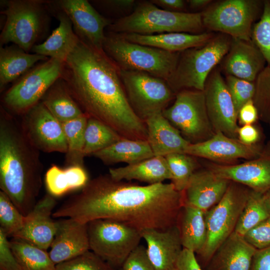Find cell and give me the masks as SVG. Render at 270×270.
I'll return each mask as SVG.
<instances>
[{
	"label": "cell",
	"instance_id": "cell-1",
	"mask_svg": "<svg viewBox=\"0 0 270 270\" xmlns=\"http://www.w3.org/2000/svg\"><path fill=\"white\" fill-rule=\"evenodd\" d=\"M183 206L182 193L174 185L146 186L100 175L53 212L54 218L88 224L100 219L118 221L140 232L165 230L177 224Z\"/></svg>",
	"mask_w": 270,
	"mask_h": 270
},
{
	"label": "cell",
	"instance_id": "cell-2",
	"mask_svg": "<svg viewBox=\"0 0 270 270\" xmlns=\"http://www.w3.org/2000/svg\"><path fill=\"white\" fill-rule=\"evenodd\" d=\"M60 78L89 118L106 124L123 138L147 140L146 124L129 104L120 70L103 50L79 39L64 61Z\"/></svg>",
	"mask_w": 270,
	"mask_h": 270
},
{
	"label": "cell",
	"instance_id": "cell-3",
	"mask_svg": "<svg viewBox=\"0 0 270 270\" xmlns=\"http://www.w3.org/2000/svg\"><path fill=\"white\" fill-rule=\"evenodd\" d=\"M42 170L40 151L29 142L20 125L1 108L0 188L25 216L36 203Z\"/></svg>",
	"mask_w": 270,
	"mask_h": 270
},
{
	"label": "cell",
	"instance_id": "cell-4",
	"mask_svg": "<svg viewBox=\"0 0 270 270\" xmlns=\"http://www.w3.org/2000/svg\"><path fill=\"white\" fill-rule=\"evenodd\" d=\"M204 26L200 12H173L150 1L136 3L129 14L112 22L110 32L152 35L168 32L202 33Z\"/></svg>",
	"mask_w": 270,
	"mask_h": 270
},
{
	"label": "cell",
	"instance_id": "cell-5",
	"mask_svg": "<svg viewBox=\"0 0 270 270\" xmlns=\"http://www.w3.org/2000/svg\"><path fill=\"white\" fill-rule=\"evenodd\" d=\"M4 3L1 13L5 15L6 20L0 35V46L11 42L27 52H31L48 30V2L10 0Z\"/></svg>",
	"mask_w": 270,
	"mask_h": 270
},
{
	"label": "cell",
	"instance_id": "cell-6",
	"mask_svg": "<svg viewBox=\"0 0 270 270\" xmlns=\"http://www.w3.org/2000/svg\"><path fill=\"white\" fill-rule=\"evenodd\" d=\"M102 50L120 70L144 72L166 80L174 70L180 54L134 43L110 32L106 34Z\"/></svg>",
	"mask_w": 270,
	"mask_h": 270
},
{
	"label": "cell",
	"instance_id": "cell-7",
	"mask_svg": "<svg viewBox=\"0 0 270 270\" xmlns=\"http://www.w3.org/2000/svg\"><path fill=\"white\" fill-rule=\"evenodd\" d=\"M231 41V37L220 33L204 45L180 52L166 80L175 94L184 90H204L208 76L228 52Z\"/></svg>",
	"mask_w": 270,
	"mask_h": 270
},
{
	"label": "cell",
	"instance_id": "cell-8",
	"mask_svg": "<svg viewBox=\"0 0 270 270\" xmlns=\"http://www.w3.org/2000/svg\"><path fill=\"white\" fill-rule=\"evenodd\" d=\"M261 0H223L202 12L204 28L232 38L251 41L252 27L263 8Z\"/></svg>",
	"mask_w": 270,
	"mask_h": 270
},
{
	"label": "cell",
	"instance_id": "cell-9",
	"mask_svg": "<svg viewBox=\"0 0 270 270\" xmlns=\"http://www.w3.org/2000/svg\"><path fill=\"white\" fill-rule=\"evenodd\" d=\"M88 228L90 250L118 270L142 238L138 230L111 220L91 221Z\"/></svg>",
	"mask_w": 270,
	"mask_h": 270
},
{
	"label": "cell",
	"instance_id": "cell-10",
	"mask_svg": "<svg viewBox=\"0 0 270 270\" xmlns=\"http://www.w3.org/2000/svg\"><path fill=\"white\" fill-rule=\"evenodd\" d=\"M64 61L53 58L41 62L22 75L4 93L2 103L10 112L23 115L40 102L62 76Z\"/></svg>",
	"mask_w": 270,
	"mask_h": 270
},
{
	"label": "cell",
	"instance_id": "cell-11",
	"mask_svg": "<svg viewBox=\"0 0 270 270\" xmlns=\"http://www.w3.org/2000/svg\"><path fill=\"white\" fill-rule=\"evenodd\" d=\"M162 114L190 143L206 140L215 134L208 114L204 90L189 89L178 92L172 104Z\"/></svg>",
	"mask_w": 270,
	"mask_h": 270
},
{
	"label": "cell",
	"instance_id": "cell-12",
	"mask_svg": "<svg viewBox=\"0 0 270 270\" xmlns=\"http://www.w3.org/2000/svg\"><path fill=\"white\" fill-rule=\"evenodd\" d=\"M250 192L231 182L220 202L205 212L206 240L203 248L198 254L204 260H210L234 230Z\"/></svg>",
	"mask_w": 270,
	"mask_h": 270
},
{
	"label": "cell",
	"instance_id": "cell-13",
	"mask_svg": "<svg viewBox=\"0 0 270 270\" xmlns=\"http://www.w3.org/2000/svg\"><path fill=\"white\" fill-rule=\"evenodd\" d=\"M124 91L132 110L144 122L166 108L176 94L166 81L148 74L120 70Z\"/></svg>",
	"mask_w": 270,
	"mask_h": 270
},
{
	"label": "cell",
	"instance_id": "cell-14",
	"mask_svg": "<svg viewBox=\"0 0 270 270\" xmlns=\"http://www.w3.org/2000/svg\"><path fill=\"white\" fill-rule=\"evenodd\" d=\"M22 116L21 128L34 147L45 152L66 154L68 144L62 123L41 102Z\"/></svg>",
	"mask_w": 270,
	"mask_h": 270
},
{
	"label": "cell",
	"instance_id": "cell-15",
	"mask_svg": "<svg viewBox=\"0 0 270 270\" xmlns=\"http://www.w3.org/2000/svg\"><path fill=\"white\" fill-rule=\"evenodd\" d=\"M204 91L208 114L214 132L237 138L238 114L225 80L218 68L210 74Z\"/></svg>",
	"mask_w": 270,
	"mask_h": 270
},
{
	"label": "cell",
	"instance_id": "cell-16",
	"mask_svg": "<svg viewBox=\"0 0 270 270\" xmlns=\"http://www.w3.org/2000/svg\"><path fill=\"white\" fill-rule=\"evenodd\" d=\"M55 6L70 20L74 32L82 41L97 49L102 50L105 28L112 21L100 14L86 0H61Z\"/></svg>",
	"mask_w": 270,
	"mask_h": 270
},
{
	"label": "cell",
	"instance_id": "cell-17",
	"mask_svg": "<svg viewBox=\"0 0 270 270\" xmlns=\"http://www.w3.org/2000/svg\"><path fill=\"white\" fill-rule=\"evenodd\" d=\"M208 169L219 177L264 194L270 190V142L256 158L236 164H212Z\"/></svg>",
	"mask_w": 270,
	"mask_h": 270
},
{
	"label": "cell",
	"instance_id": "cell-18",
	"mask_svg": "<svg viewBox=\"0 0 270 270\" xmlns=\"http://www.w3.org/2000/svg\"><path fill=\"white\" fill-rule=\"evenodd\" d=\"M263 149L256 144L246 145L238 138L228 137L218 132L206 140L190 143L186 148L184 153L195 158L229 162L239 158H256L261 154Z\"/></svg>",
	"mask_w": 270,
	"mask_h": 270
},
{
	"label": "cell",
	"instance_id": "cell-19",
	"mask_svg": "<svg viewBox=\"0 0 270 270\" xmlns=\"http://www.w3.org/2000/svg\"><path fill=\"white\" fill-rule=\"evenodd\" d=\"M56 204L54 197L49 194H46L26 216L23 228L14 238L23 240L46 250L58 228L57 221L52 218Z\"/></svg>",
	"mask_w": 270,
	"mask_h": 270
},
{
	"label": "cell",
	"instance_id": "cell-20",
	"mask_svg": "<svg viewBox=\"0 0 270 270\" xmlns=\"http://www.w3.org/2000/svg\"><path fill=\"white\" fill-rule=\"evenodd\" d=\"M221 62L226 75L254 82L267 65L262 54L252 40L232 38L229 50Z\"/></svg>",
	"mask_w": 270,
	"mask_h": 270
},
{
	"label": "cell",
	"instance_id": "cell-21",
	"mask_svg": "<svg viewBox=\"0 0 270 270\" xmlns=\"http://www.w3.org/2000/svg\"><path fill=\"white\" fill-rule=\"evenodd\" d=\"M146 243L148 256L156 270H176L183 249L177 224L165 230L146 229L140 232Z\"/></svg>",
	"mask_w": 270,
	"mask_h": 270
},
{
	"label": "cell",
	"instance_id": "cell-22",
	"mask_svg": "<svg viewBox=\"0 0 270 270\" xmlns=\"http://www.w3.org/2000/svg\"><path fill=\"white\" fill-rule=\"evenodd\" d=\"M230 182L209 169L196 170L182 192L183 206H194L206 212L220 202Z\"/></svg>",
	"mask_w": 270,
	"mask_h": 270
},
{
	"label": "cell",
	"instance_id": "cell-23",
	"mask_svg": "<svg viewBox=\"0 0 270 270\" xmlns=\"http://www.w3.org/2000/svg\"><path fill=\"white\" fill-rule=\"evenodd\" d=\"M57 222V230L48 252L56 265L90 250L88 224L70 218Z\"/></svg>",
	"mask_w": 270,
	"mask_h": 270
},
{
	"label": "cell",
	"instance_id": "cell-24",
	"mask_svg": "<svg viewBox=\"0 0 270 270\" xmlns=\"http://www.w3.org/2000/svg\"><path fill=\"white\" fill-rule=\"evenodd\" d=\"M144 122L147 129V141L154 156H166L174 153H184L190 142L162 115L154 114Z\"/></svg>",
	"mask_w": 270,
	"mask_h": 270
},
{
	"label": "cell",
	"instance_id": "cell-25",
	"mask_svg": "<svg viewBox=\"0 0 270 270\" xmlns=\"http://www.w3.org/2000/svg\"><path fill=\"white\" fill-rule=\"evenodd\" d=\"M124 39L136 44L158 48L172 52H180L206 44L215 35L211 32L193 34L168 32L152 35L118 34Z\"/></svg>",
	"mask_w": 270,
	"mask_h": 270
},
{
	"label": "cell",
	"instance_id": "cell-26",
	"mask_svg": "<svg viewBox=\"0 0 270 270\" xmlns=\"http://www.w3.org/2000/svg\"><path fill=\"white\" fill-rule=\"evenodd\" d=\"M58 26L44 42L34 46V54L64 61L79 41L68 17L62 10L55 12Z\"/></svg>",
	"mask_w": 270,
	"mask_h": 270
},
{
	"label": "cell",
	"instance_id": "cell-27",
	"mask_svg": "<svg viewBox=\"0 0 270 270\" xmlns=\"http://www.w3.org/2000/svg\"><path fill=\"white\" fill-rule=\"evenodd\" d=\"M256 250L244 236L234 231L219 247L216 252V255H214L215 269L250 270Z\"/></svg>",
	"mask_w": 270,
	"mask_h": 270
},
{
	"label": "cell",
	"instance_id": "cell-28",
	"mask_svg": "<svg viewBox=\"0 0 270 270\" xmlns=\"http://www.w3.org/2000/svg\"><path fill=\"white\" fill-rule=\"evenodd\" d=\"M110 176L118 180H137L148 184L171 180L167 161L164 156H154L140 162L118 168H110Z\"/></svg>",
	"mask_w": 270,
	"mask_h": 270
},
{
	"label": "cell",
	"instance_id": "cell-29",
	"mask_svg": "<svg viewBox=\"0 0 270 270\" xmlns=\"http://www.w3.org/2000/svg\"><path fill=\"white\" fill-rule=\"evenodd\" d=\"M48 58L36 54H30L16 45L0 48V90L2 91L9 83L18 80L39 62Z\"/></svg>",
	"mask_w": 270,
	"mask_h": 270
},
{
	"label": "cell",
	"instance_id": "cell-30",
	"mask_svg": "<svg viewBox=\"0 0 270 270\" xmlns=\"http://www.w3.org/2000/svg\"><path fill=\"white\" fill-rule=\"evenodd\" d=\"M92 155L106 164L120 162L131 164L154 156L147 140L123 138Z\"/></svg>",
	"mask_w": 270,
	"mask_h": 270
},
{
	"label": "cell",
	"instance_id": "cell-31",
	"mask_svg": "<svg viewBox=\"0 0 270 270\" xmlns=\"http://www.w3.org/2000/svg\"><path fill=\"white\" fill-rule=\"evenodd\" d=\"M182 209V212H180V225L178 226L182 247L198 254L204 247L206 240L205 212L188 205L183 206Z\"/></svg>",
	"mask_w": 270,
	"mask_h": 270
},
{
	"label": "cell",
	"instance_id": "cell-32",
	"mask_svg": "<svg viewBox=\"0 0 270 270\" xmlns=\"http://www.w3.org/2000/svg\"><path fill=\"white\" fill-rule=\"evenodd\" d=\"M89 180L83 166H70L63 168L54 164L47 170L44 178L48 194L54 197L82 190Z\"/></svg>",
	"mask_w": 270,
	"mask_h": 270
},
{
	"label": "cell",
	"instance_id": "cell-33",
	"mask_svg": "<svg viewBox=\"0 0 270 270\" xmlns=\"http://www.w3.org/2000/svg\"><path fill=\"white\" fill-rule=\"evenodd\" d=\"M40 102L62 123L85 114L70 93L61 78L50 87Z\"/></svg>",
	"mask_w": 270,
	"mask_h": 270
},
{
	"label": "cell",
	"instance_id": "cell-34",
	"mask_svg": "<svg viewBox=\"0 0 270 270\" xmlns=\"http://www.w3.org/2000/svg\"><path fill=\"white\" fill-rule=\"evenodd\" d=\"M10 244L24 270H56L46 250L20 238H12Z\"/></svg>",
	"mask_w": 270,
	"mask_h": 270
},
{
	"label": "cell",
	"instance_id": "cell-35",
	"mask_svg": "<svg viewBox=\"0 0 270 270\" xmlns=\"http://www.w3.org/2000/svg\"><path fill=\"white\" fill-rule=\"evenodd\" d=\"M88 116L84 114L62 123L68 144L66 162L68 166H83L85 130Z\"/></svg>",
	"mask_w": 270,
	"mask_h": 270
},
{
	"label": "cell",
	"instance_id": "cell-36",
	"mask_svg": "<svg viewBox=\"0 0 270 270\" xmlns=\"http://www.w3.org/2000/svg\"><path fill=\"white\" fill-rule=\"evenodd\" d=\"M122 138L110 126L96 119L88 117L85 130L84 156L92 155Z\"/></svg>",
	"mask_w": 270,
	"mask_h": 270
},
{
	"label": "cell",
	"instance_id": "cell-37",
	"mask_svg": "<svg viewBox=\"0 0 270 270\" xmlns=\"http://www.w3.org/2000/svg\"><path fill=\"white\" fill-rule=\"evenodd\" d=\"M270 216L263 200V194L251 190L234 232L244 236L250 230Z\"/></svg>",
	"mask_w": 270,
	"mask_h": 270
},
{
	"label": "cell",
	"instance_id": "cell-38",
	"mask_svg": "<svg viewBox=\"0 0 270 270\" xmlns=\"http://www.w3.org/2000/svg\"><path fill=\"white\" fill-rule=\"evenodd\" d=\"M194 158L186 153H174L165 156L172 176L171 183L180 192L184 190L196 171L197 162Z\"/></svg>",
	"mask_w": 270,
	"mask_h": 270
},
{
	"label": "cell",
	"instance_id": "cell-39",
	"mask_svg": "<svg viewBox=\"0 0 270 270\" xmlns=\"http://www.w3.org/2000/svg\"><path fill=\"white\" fill-rule=\"evenodd\" d=\"M26 220L24 216L8 196L0 192V230L8 237L14 238L23 228Z\"/></svg>",
	"mask_w": 270,
	"mask_h": 270
},
{
	"label": "cell",
	"instance_id": "cell-40",
	"mask_svg": "<svg viewBox=\"0 0 270 270\" xmlns=\"http://www.w3.org/2000/svg\"><path fill=\"white\" fill-rule=\"evenodd\" d=\"M253 102L258 118L270 125V64H267L254 82Z\"/></svg>",
	"mask_w": 270,
	"mask_h": 270
},
{
	"label": "cell",
	"instance_id": "cell-41",
	"mask_svg": "<svg viewBox=\"0 0 270 270\" xmlns=\"http://www.w3.org/2000/svg\"><path fill=\"white\" fill-rule=\"evenodd\" d=\"M251 40L270 64V0H264L261 16L253 26Z\"/></svg>",
	"mask_w": 270,
	"mask_h": 270
},
{
	"label": "cell",
	"instance_id": "cell-42",
	"mask_svg": "<svg viewBox=\"0 0 270 270\" xmlns=\"http://www.w3.org/2000/svg\"><path fill=\"white\" fill-rule=\"evenodd\" d=\"M56 270H118L90 250L56 265Z\"/></svg>",
	"mask_w": 270,
	"mask_h": 270
},
{
	"label": "cell",
	"instance_id": "cell-43",
	"mask_svg": "<svg viewBox=\"0 0 270 270\" xmlns=\"http://www.w3.org/2000/svg\"><path fill=\"white\" fill-rule=\"evenodd\" d=\"M225 82L238 113L248 102L252 100L255 92L254 82L226 75Z\"/></svg>",
	"mask_w": 270,
	"mask_h": 270
},
{
	"label": "cell",
	"instance_id": "cell-44",
	"mask_svg": "<svg viewBox=\"0 0 270 270\" xmlns=\"http://www.w3.org/2000/svg\"><path fill=\"white\" fill-rule=\"evenodd\" d=\"M246 240L257 250L270 246V216L248 232Z\"/></svg>",
	"mask_w": 270,
	"mask_h": 270
},
{
	"label": "cell",
	"instance_id": "cell-45",
	"mask_svg": "<svg viewBox=\"0 0 270 270\" xmlns=\"http://www.w3.org/2000/svg\"><path fill=\"white\" fill-rule=\"evenodd\" d=\"M120 268L122 270H156L148 256L146 247L140 244L130 253Z\"/></svg>",
	"mask_w": 270,
	"mask_h": 270
},
{
	"label": "cell",
	"instance_id": "cell-46",
	"mask_svg": "<svg viewBox=\"0 0 270 270\" xmlns=\"http://www.w3.org/2000/svg\"><path fill=\"white\" fill-rule=\"evenodd\" d=\"M8 238L0 230V270H24L12 252Z\"/></svg>",
	"mask_w": 270,
	"mask_h": 270
},
{
	"label": "cell",
	"instance_id": "cell-47",
	"mask_svg": "<svg viewBox=\"0 0 270 270\" xmlns=\"http://www.w3.org/2000/svg\"><path fill=\"white\" fill-rule=\"evenodd\" d=\"M96 5L105 10L114 12L130 14L136 4L134 0H103L94 1Z\"/></svg>",
	"mask_w": 270,
	"mask_h": 270
},
{
	"label": "cell",
	"instance_id": "cell-48",
	"mask_svg": "<svg viewBox=\"0 0 270 270\" xmlns=\"http://www.w3.org/2000/svg\"><path fill=\"white\" fill-rule=\"evenodd\" d=\"M176 270H202L196 258L195 253L183 248L176 264Z\"/></svg>",
	"mask_w": 270,
	"mask_h": 270
},
{
	"label": "cell",
	"instance_id": "cell-49",
	"mask_svg": "<svg viewBox=\"0 0 270 270\" xmlns=\"http://www.w3.org/2000/svg\"><path fill=\"white\" fill-rule=\"evenodd\" d=\"M258 118V112L253 100L246 103L240 110L238 118L240 124H252Z\"/></svg>",
	"mask_w": 270,
	"mask_h": 270
},
{
	"label": "cell",
	"instance_id": "cell-50",
	"mask_svg": "<svg viewBox=\"0 0 270 270\" xmlns=\"http://www.w3.org/2000/svg\"><path fill=\"white\" fill-rule=\"evenodd\" d=\"M250 270H270V246L256 250L253 256Z\"/></svg>",
	"mask_w": 270,
	"mask_h": 270
},
{
	"label": "cell",
	"instance_id": "cell-51",
	"mask_svg": "<svg viewBox=\"0 0 270 270\" xmlns=\"http://www.w3.org/2000/svg\"><path fill=\"white\" fill-rule=\"evenodd\" d=\"M260 132L252 124L244 125L238 131V140L246 145H254L260 139Z\"/></svg>",
	"mask_w": 270,
	"mask_h": 270
},
{
	"label": "cell",
	"instance_id": "cell-52",
	"mask_svg": "<svg viewBox=\"0 0 270 270\" xmlns=\"http://www.w3.org/2000/svg\"><path fill=\"white\" fill-rule=\"evenodd\" d=\"M150 1L162 10L173 12H184L182 10L186 6V2L183 0H152Z\"/></svg>",
	"mask_w": 270,
	"mask_h": 270
},
{
	"label": "cell",
	"instance_id": "cell-53",
	"mask_svg": "<svg viewBox=\"0 0 270 270\" xmlns=\"http://www.w3.org/2000/svg\"><path fill=\"white\" fill-rule=\"evenodd\" d=\"M190 8L199 9L210 5L211 0H189L186 1Z\"/></svg>",
	"mask_w": 270,
	"mask_h": 270
},
{
	"label": "cell",
	"instance_id": "cell-54",
	"mask_svg": "<svg viewBox=\"0 0 270 270\" xmlns=\"http://www.w3.org/2000/svg\"><path fill=\"white\" fill-rule=\"evenodd\" d=\"M263 200L266 208L270 214V190L263 194Z\"/></svg>",
	"mask_w": 270,
	"mask_h": 270
},
{
	"label": "cell",
	"instance_id": "cell-55",
	"mask_svg": "<svg viewBox=\"0 0 270 270\" xmlns=\"http://www.w3.org/2000/svg\"><path fill=\"white\" fill-rule=\"evenodd\" d=\"M119 270H122V269H121V268H120V269H119Z\"/></svg>",
	"mask_w": 270,
	"mask_h": 270
}]
</instances>
